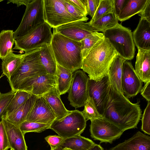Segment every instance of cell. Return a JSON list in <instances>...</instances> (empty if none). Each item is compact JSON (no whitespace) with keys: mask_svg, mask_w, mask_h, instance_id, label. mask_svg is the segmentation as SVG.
<instances>
[{"mask_svg":"<svg viewBox=\"0 0 150 150\" xmlns=\"http://www.w3.org/2000/svg\"><path fill=\"white\" fill-rule=\"evenodd\" d=\"M68 12L78 21H86L88 18L73 5L69 0H62Z\"/></svg>","mask_w":150,"mask_h":150,"instance_id":"cell-36","label":"cell"},{"mask_svg":"<svg viewBox=\"0 0 150 150\" xmlns=\"http://www.w3.org/2000/svg\"><path fill=\"white\" fill-rule=\"evenodd\" d=\"M139 102L131 103L110 85L103 117L124 132L137 127L142 115Z\"/></svg>","mask_w":150,"mask_h":150,"instance_id":"cell-1","label":"cell"},{"mask_svg":"<svg viewBox=\"0 0 150 150\" xmlns=\"http://www.w3.org/2000/svg\"><path fill=\"white\" fill-rule=\"evenodd\" d=\"M100 0H86L87 14L92 18L99 5Z\"/></svg>","mask_w":150,"mask_h":150,"instance_id":"cell-41","label":"cell"},{"mask_svg":"<svg viewBox=\"0 0 150 150\" xmlns=\"http://www.w3.org/2000/svg\"><path fill=\"white\" fill-rule=\"evenodd\" d=\"M148 0H127L120 14L117 16L118 21H125L143 10Z\"/></svg>","mask_w":150,"mask_h":150,"instance_id":"cell-26","label":"cell"},{"mask_svg":"<svg viewBox=\"0 0 150 150\" xmlns=\"http://www.w3.org/2000/svg\"><path fill=\"white\" fill-rule=\"evenodd\" d=\"M52 36L51 27L45 22L26 35L15 39V45L13 49L27 53L50 43Z\"/></svg>","mask_w":150,"mask_h":150,"instance_id":"cell-6","label":"cell"},{"mask_svg":"<svg viewBox=\"0 0 150 150\" xmlns=\"http://www.w3.org/2000/svg\"><path fill=\"white\" fill-rule=\"evenodd\" d=\"M10 150H13L12 149H10Z\"/></svg>","mask_w":150,"mask_h":150,"instance_id":"cell-51","label":"cell"},{"mask_svg":"<svg viewBox=\"0 0 150 150\" xmlns=\"http://www.w3.org/2000/svg\"><path fill=\"white\" fill-rule=\"evenodd\" d=\"M73 73L57 63L55 75L56 87L60 96L68 92L70 87Z\"/></svg>","mask_w":150,"mask_h":150,"instance_id":"cell-25","label":"cell"},{"mask_svg":"<svg viewBox=\"0 0 150 150\" xmlns=\"http://www.w3.org/2000/svg\"><path fill=\"white\" fill-rule=\"evenodd\" d=\"M56 86L55 76L46 73L25 79L20 84L17 90L25 91L40 97Z\"/></svg>","mask_w":150,"mask_h":150,"instance_id":"cell-12","label":"cell"},{"mask_svg":"<svg viewBox=\"0 0 150 150\" xmlns=\"http://www.w3.org/2000/svg\"><path fill=\"white\" fill-rule=\"evenodd\" d=\"M134 70L142 82L150 81V51L138 50Z\"/></svg>","mask_w":150,"mask_h":150,"instance_id":"cell-21","label":"cell"},{"mask_svg":"<svg viewBox=\"0 0 150 150\" xmlns=\"http://www.w3.org/2000/svg\"><path fill=\"white\" fill-rule=\"evenodd\" d=\"M56 119L52 110L42 96L38 97L26 121L45 124H51Z\"/></svg>","mask_w":150,"mask_h":150,"instance_id":"cell-16","label":"cell"},{"mask_svg":"<svg viewBox=\"0 0 150 150\" xmlns=\"http://www.w3.org/2000/svg\"><path fill=\"white\" fill-rule=\"evenodd\" d=\"M121 82L124 95L127 98L136 96L142 87V82L131 63L127 60L125 61L123 65Z\"/></svg>","mask_w":150,"mask_h":150,"instance_id":"cell-14","label":"cell"},{"mask_svg":"<svg viewBox=\"0 0 150 150\" xmlns=\"http://www.w3.org/2000/svg\"><path fill=\"white\" fill-rule=\"evenodd\" d=\"M3 1V0H0V2Z\"/></svg>","mask_w":150,"mask_h":150,"instance_id":"cell-50","label":"cell"},{"mask_svg":"<svg viewBox=\"0 0 150 150\" xmlns=\"http://www.w3.org/2000/svg\"><path fill=\"white\" fill-rule=\"evenodd\" d=\"M84 106V110L82 112L86 120H91L103 118L97 110L92 98L88 96Z\"/></svg>","mask_w":150,"mask_h":150,"instance_id":"cell-35","label":"cell"},{"mask_svg":"<svg viewBox=\"0 0 150 150\" xmlns=\"http://www.w3.org/2000/svg\"><path fill=\"white\" fill-rule=\"evenodd\" d=\"M117 53L104 36L94 45L83 60L81 69L89 78L98 81L108 75L111 64Z\"/></svg>","mask_w":150,"mask_h":150,"instance_id":"cell-2","label":"cell"},{"mask_svg":"<svg viewBox=\"0 0 150 150\" xmlns=\"http://www.w3.org/2000/svg\"><path fill=\"white\" fill-rule=\"evenodd\" d=\"M32 95L22 90H17L6 108L3 117L6 116L12 113L22 105Z\"/></svg>","mask_w":150,"mask_h":150,"instance_id":"cell-31","label":"cell"},{"mask_svg":"<svg viewBox=\"0 0 150 150\" xmlns=\"http://www.w3.org/2000/svg\"><path fill=\"white\" fill-rule=\"evenodd\" d=\"M54 30L72 40L81 41L96 31L88 22L76 21L54 28Z\"/></svg>","mask_w":150,"mask_h":150,"instance_id":"cell-15","label":"cell"},{"mask_svg":"<svg viewBox=\"0 0 150 150\" xmlns=\"http://www.w3.org/2000/svg\"><path fill=\"white\" fill-rule=\"evenodd\" d=\"M24 55L15 54L13 52L2 60V74L7 77L8 81L20 65Z\"/></svg>","mask_w":150,"mask_h":150,"instance_id":"cell-27","label":"cell"},{"mask_svg":"<svg viewBox=\"0 0 150 150\" xmlns=\"http://www.w3.org/2000/svg\"><path fill=\"white\" fill-rule=\"evenodd\" d=\"M113 0H100L98 7L93 17L88 22H94L102 16L113 12Z\"/></svg>","mask_w":150,"mask_h":150,"instance_id":"cell-33","label":"cell"},{"mask_svg":"<svg viewBox=\"0 0 150 150\" xmlns=\"http://www.w3.org/2000/svg\"><path fill=\"white\" fill-rule=\"evenodd\" d=\"M75 7L81 11L86 16L87 15L86 0H69Z\"/></svg>","mask_w":150,"mask_h":150,"instance_id":"cell-42","label":"cell"},{"mask_svg":"<svg viewBox=\"0 0 150 150\" xmlns=\"http://www.w3.org/2000/svg\"><path fill=\"white\" fill-rule=\"evenodd\" d=\"M42 96L53 112L56 120L61 119L71 112L65 108L56 86L52 88Z\"/></svg>","mask_w":150,"mask_h":150,"instance_id":"cell-20","label":"cell"},{"mask_svg":"<svg viewBox=\"0 0 150 150\" xmlns=\"http://www.w3.org/2000/svg\"><path fill=\"white\" fill-rule=\"evenodd\" d=\"M7 135L10 149L13 150H27L23 134L19 126L13 124L1 117Z\"/></svg>","mask_w":150,"mask_h":150,"instance_id":"cell-17","label":"cell"},{"mask_svg":"<svg viewBox=\"0 0 150 150\" xmlns=\"http://www.w3.org/2000/svg\"><path fill=\"white\" fill-rule=\"evenodd\" d=\"M39 50L40 61L47 73L55 76L57 63L50 43L43 45Z\"/></svg>","mask_w":150,"mask_h":150,"instance_id":"cell-24","label":"cell"},{"mask_svg":"<svg viewBox=\"0 0 150 150\" xmlns=\"http://www.w3.org/2000/svg\"><path fill=\"white\" fill-rule=\"evenodd\" d=\"M11 147L3 123L0 122V150H8Z\"/></svg>","mask_w":150,"mask_h":150,"instance_id":"cell-39","label":"cell"},{"mask_svg":"<svg viewBox=\"0 0 150 150\" xmlns=\"http://www.w3.org/2000/svg\"><path fill=\"white\" fill-rule=\"evenodd\" d=\"M51 150H64L63 149L61 146H59L53 149H51Z\"/></svg>","mask_w":150,"mask_h":150,"instance_id":"cell-48","label":"cell"},{"mask_svg":"<svg viewBox=\"0 0 150 150\" xmlns=\"http://www.w3.org/2000/svg\"><path fill=\"white\" fill-rule=\"evenodd\" d=\"M140 91L141 94L147 100L150 101V81L146 83Z\"/></svg>","mask_w":150,"mask_h":150,"instance_id":"cell-45","label":"cell"},{"mask_svg":"<svg viewBox=\"0 0 150 150\" xmlns=\"http://www.w3.org/2000/svg\"><path fill=\"white\" fill-rule=\"evenodd\" d=\"M95 144L92 140L79 135L65 139L60 146L72 150H88Z\"/></svg>","mask_w":150,"mask_h":150,"instance_id":"cell-28","label":"cell"},{"mask_svg":"<svg viewBox=\"0 0 150 150\" xmlns=\"http://www.w3.org/2000/svg\"><path fill=\"white\" fill-rule=\"evenodd\" d=\"M2 75L0 77V79L2 77Z\"/></svg>","mask_w":150,"mask_h":150,"instance_id":"cell-52","label":"cell"},{"mask_svg":"<svg viewBox=\"0 0 150 150\" xmlns=\"http://www.w3.org/2000/svg\"><path fill=\"white\" fill-rule=\"evenodd\" d=\"M64 150H72L69 149L65 148L63 149Z\"/></svg>","mask_w":150,"mask_h":150,"instance_id":"cell-49","label":"cell"},{"mask_svg":"<svg viewBox=\"0 0 150 150\" xmlns=\"http://www.w3.org/2000/svg\"><path fill=\"white\" fill-rule=\"evenodd\" d=\"M141 18L145 19L150 22V0L148 1L142 11L139 13Z\"/></svg>","mask_w":150,"mask_h":150,"instance_id":"cell-43","label":"cell"},{"mask_svg":"<svg viewBox=\"0 0 150 150\" xmlns=\"http://www.w3.org/2000/svg\"><path fill=\"white\" fill-rule=\"evenodd\" d=\"M33 0H9L7 1V4L12 3L16 4L17 7L21 5L26 6L28 4L31 2Z\"/></svg>","mask_w":150,"mask_h":150,"instance_id":"cell-46","label":"cell"},{"mask_svg":"<svg viewBox=\"0 0 150 150\" xmlns=\"http://www.w3.org/2000/svg\"><path fill=\"white\" fill-rule=\"evenodd\" d=\"M26 6L21 22L13 32L14 39L26 35L45 22L43 0H33Z\"/></svg>","mask_w":150,"mask_h":150,"instance_id":"cell-8","label":"cell"},{"mask_svg":"<svg viewBox=\"0 0 150 150\" xmlns=\"http://www.w3.org/2000/svg\"><path fill=\"white\" fill-rule=\"evenodd\" d=\"M102 33L118 55L127 60H131L134 58L135 45L131 30L118 23Z\"/></svg>","mask_w":150,"mask_h":150,"instance_id":"cell-5","label":"cell"},{"mask_svg":"<svg viewBox=\"0 0 150 150\" xmlns=\"http://www.w3.org/2000/svg\"><path fill=\"white\" fill-rule=\"evenodd\" d=\"M51 124H45L25 121L19 125L22 132L25 134L28 132H40L50 129Z\"/></svg>","mask_w":150,"mask_h":150,"instance_id":"cell-34","label":"cell"},{"mask_svg":"<svg viewBox=\"0 0 150 150\" xmlns=\"http://www.w3.org/2000/svg\"><path fill=\"white\" fill-rule=\"evenodd\" d=\"M110 85L108 75L98 81L89 78L88 79V96L92 98L97 110L102 115Z\"/></svg>","mask_w":150,"mask_h":150,"instance_id":"cell-13","label":"cell"},{"mask_svg":"<svg viewBox=\"0 0 150 150\" xmlns=\"http://www.w3.org/2000/svg\"><path fill=\"white\" fill-rule=\"evenodd\" d=\"M45 22L53 28L78 21L67 11L62 0H43Z\"/></svg>","mask_w":150,"mask_h":150,"instance_id":"cell-9","label":"cell"},{"mask_svg":"<svg viewBox=\"0 0 150 150\" xmlns=\"http://www.w3.org/2000/svg\"><path fill=\"white\" fill-rule=\"evenodd\" d=\"M88 78L85 72L80 69L73 73L68 99L70 104L75 109L84 106L87 99Z\"/></svg>","mask_w":150,"mask_h":150,"instance_id":"cell-10","label":"cell"},{"mask_svg":"<svg viewBox=\"0 0 150 150\" xmlns=\"http://www.w3.org/2000/svg\"><path fill=\"white\" fill-rule=\"evenodd\" d=\"M14 95V93L11 91L7 93H1L0 96V119L4 115Z\"/></svg>","mask_w":150,"mask_h":150,"instance_id":"cell-38","label":"cell"},{"mask_svg":"<svg viewBox=\"0 0 150 150\" xmlns=\"http://www.w3.org/2000/svg\"><path fill=\"white\" fill-rule=\"evenodd\" d=\"M12 30H3L0 33V59L3 60L10 53L13 52L14 43Z\"/></svg>","mask_w":150,"mask_h":150,"instance_id":"cell-30","label":"cell"},{"mask_svg":"<svg viewBox=\"0 0 150 150\" xmlns=\"http://www.w3.org/2000/svg\"><path fill=\"white\" fill-rule=\"evenodd\" d=\"M57 63L72 73L81 69V43L54 30L50 43Z\"/></svg>","mask_w":150,"mask_h":150,"instance_id":"cell-3","label":"cell"},{"mask_svg":"<svg viewBox=\"0 0 150 150\" xmlns=\"http://www.w3.org/2000/svg\"><path fill=\"white\" fill-rule=\"evenodd\" d=\"M133 41L138 50L150 51V22L140 18L132 33Z\"/></svg>","mask_w":150,"mask_h":150,"instance_id":"cell-18","label":"cell"},{"mask_svg":"<svg viewBox=\"0 0 150 150\" xmlns=\"http://www.w3.org/2000/svg\"><path fill=\"white\" fill-rule=\"evenodd\" d=\"M103 36V33L96 32L81 41L83 60L86 56L94 45Z\"/></svg>","mask_w":150,"mask_h":150,"instance_id":"cell-32","label":"cell"},{"mask_svg":"<svg viewBox=\"0 0 150 150\" xmlns=\"http://www.w3.org/2000/svg\"><path fill=\"white\" fill-rule=\"evenodd\" d=\"M126 60L117 54L111 64L108 74L110 85L123 95L121 82L122 68Z\"/></svg>","mask_w":150,"mask_h":150,"instance_id":"cell-22","label":"cell"},{"mask_svg":"<svg viewBox=\"0 0 150 150\" xmlns=\"http://www.w3.org/2000/svg\"><path fill=\"white\" fill-rule=\"evenodd\" d=\"M38 97L32 95L20 107L8 115L2 116L15 125L19 126L26 120Z\"/></svg>","mask_w":150,"mask_h":150,"instance_id":"cell-23","label":"cell"},{"mask_svg":"<svg viewBox=\"0 0 150 150\" xmlns=\"http://www.w3.org/2000/svg\"><path fill=\"white\" fill-rule=\"evenodd\" d=\"M127 0H113V12L116 16L120 13Z\"/></svg>","mask_w":150,"mask_h":150,"instance_id":"cell-44","label":"cell"},{"mask_svg":"<svg viewBox=\"0 0 150 150\" xmlns=\"http://www.w3.org/2000/svg\"><path fill=\"white\" fill-rule=\"evenodd\" d=\"M88 150H104V149L100 145L95 144Z\"/></svg>","mask_w":150,"mask_h":150,"instance_id":"cell-47","label":"cell"},{"mask_svg":"<svg viewBox=\"0 0 150 150\" xmlns=\"http://www.w3.org/2000/svg\"><path fill=\"white\" fill-rule=\"evenodd\" d=\"M86 122L82 112L75 110L61 119L55 120L50 129L65 139L80 135L86 127Z\"/></svg>","mask_w":150,"mask_h":150,"instance_id":"cell-7","label":"cell"},{"mask_svg":"<svg viewBox=\"0 0 150 150\" xmlns=\"http://www.w3.org/2000/svg\"><path fill=\"white\" fill-rule=\"evenodd\" d=\"M90 131L91 136L100 143L112 142L119 138L124 131L111 122L102 118L91 120Z\"/></svg>","mask_w":150,"mask_h":150,"instance_id":"cell-11","label":"cell"},{"mask_svg":"<svg viewBox=\"0 0 150 150\" xmlns=\"http://www.w3.org/2000/svg\"><path fill=\"white\" fill-rule=\"evenodd\" d=\"M45 140L50 145L52 149L60 146L64 141L65 139L57 135H49L45 138Z\"/></svg>","mask_w":150,"mask_h":150,"instance_id":"cell-40","label":"cell"},{"mask_svg":"<svg viewBox=\"0 0 150 150\" xmlns=\"http://www.w3.org/2000/svg\"><path fill=\"white\" fill-rule=\"evenodd\" d=\"M46 73L40 61L39 49L25 53L20 65L8 81L11 91L14 93L25 79Z\"/></svg>","mask_w":150,"mask_h":150,"instance_id":"cell-4","label":"cell"},{"mask_svg":"<svg viewBox=\"0 0 150 150\" xmlns=\"http://www.w3.org/2000/svg\"><path fill=\"white\" fill-rule=\"evenodd\" d=\"M110 150H150V137L140 131Z\"/></svg>","mask_w":150,"mask_h":150,"instance_id":"cell-19","label":"cell"},{"mask_svg":"<svg viewBox=\"0 0 150 150\" xmlns=\"http://www.w3.org/2000/svg\"><path fill=\"white\" fill-rule=\"evenodd\" d=\"M118 23L117 16L113 12L105 15L89 24L95 31L103 32Z\"/></svg>","mask_w":150,"mask_h":150,"instance_id":"cell-29","label":"cell"},{"mask_svg":"<svg viewBox=\"0 0 150 150\" xmlns=\"http://www.w3.org/2000/svg\"><path fill=\"white\" fill-rule=\"evenodd\" d=\"M141 130L145 133L150 134V101H148L147 105L143 115Z\"/></svg>","mask_w":150,"mask_h":150,"instance_id":"cell-37","label":"cell"}]
</instances>
